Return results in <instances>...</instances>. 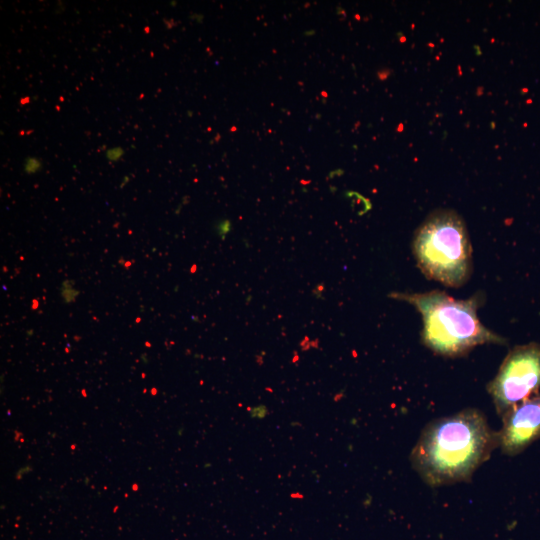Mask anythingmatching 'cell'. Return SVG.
<instances>
[{
    "instance_id": "cell-6",
    "label": "cell",
    "mask_w": 540,
    "mask_h": 540,
    "mask_svg": "<svg viewBox=\"0 0 540 540\" xmlns=\"http://www.w3.org/2000/svg\"><path fill=\"white\" fill-rule=\"evenodd\" d=\"M79 291L74 288V282L72 280H65L61 285V297L64 302H73L78 296Z\"/></svg>"
},
{
    "instance_id": "cell-7",
    "label": "cell",
    "mask_w": 540,
    "mask_h": 540,
    "mask_svg": "<svg viewBox=\"0 0 540 540\" xmlns=\"http://www.w3.org/2000/svg\"><path fill=\"white\" fill-rule=\"evenodd\" d=\"M23 168L27 174H35L42 168V162L37 157H26Z\"/></svg>"
},
{
    "instance_id": "cell-3",
    "label": "cell",
    "mask_w": 540,
    "mask_h": 540,
    "mask_svg": "<svg viewBox=\"0 0 540 540\" xmlns=\"http://www.w3.org/2000/svg\"><path fill=\"white\" fill-rule=\"evenodd\" d=\"M416 263L428 279L461 287L472 273V248L461 216L449 209L430 213L414 234Z\"/></svg>"
},
{
    "instance_id": "cell-4",
    "label": "cell",
    "mask_w": 540,
    "mask_h": 540,
    "mask_svg": "<svg viewBox=\"0 0 540 540\" xmlns=\"http://www.w3.org/2000/svg\"><path fill=\"white\" fill-rule=\"evenodd\" d=\"M487 391L501 418L520 403L539 394L540 344L530 342L509 350L497 374L488 383Z\"/></svg>"
},
{
    "instance_id": "cell-9",
    "label": "cell",
    "mask_w": 540,
    "mask_h": 540,
    "mask_svg": "<svg viewBox=\"0 0 540 540\" xmlns=\"http://www.w3.org/2000/svg\"><path fill=\"white\" fill-rule=\"evenodd\" d=\"M124 154V150L121 147H112L106 151V157L110 161H118Z\"/></svg>"
},
{
    "instance_id": "cell-10",
    "label": "cell",
    "mask_w": 540,
    "mask_h": 540,
    "mask_svg": "<svg viewBox=\"0 0 540 540\" xmlns=\"http://www.w3.org/2000/svg\"><path fill=\"white\" fill-rule=\"evenodd\" d=\"M267 413L265 406H257L252 409L251 416L257 418H263Z\"/></svg>"
},
{
    "instance_id": "cell-2",
    "label": "cell",
    "mask_w": 540,
    "mask_h": 540,
    "mask_svg": "<svg viewBox=\"0 0 540 540\" xmlns=\"http://www.w3.org/2000/svg\"><path fill=\"white\" fill-rule=\"evenodd\" d=\"M390 298L411 304L421 314V341L435 354L460 357L483 344L505 345L506 340L485 327L477 311L484 297L476 293L455 299L441 290L423 293L391 292Z\"/></svg>"
},
{
    "instance_id": "cell-5",
    "label": "cell",
    "mask_w": 540,
    "mask_h": 540,
    "mask_svg": "<svg viewBox=\"0 0 540 540\" xmlns=\"http://www.w3.org/2000/svg\"><path fill=\"white\" fill-rule=\"evenodd\" d=\"M501 419L499 448L507 456L518 455L540 438V393L520 403Z\"/></svg>"
},
{
    "instance_id": "cell-8",
    "label": "cell",
    "mask_w": 540,
    "mask_h": 540,
    "mask_svg": "<svg viewBox=\"0 0 540 540\" xmlns=\"http://www.w3.org/2000/svg\"><path fill=\"white\" fill-rule=\"evenodd\" d=\"M215 229H216V232L217 234L222 238L224 239L225 236L230 232L231 230V222L227 219L225 220H222V221H219L216 225H215Z\"/></svg>"
},
{
    "instance_id": "cell-1",
    "label": "cell",
    "mask_w": 540,
    "mask_h": 540,
    "mask_svg": "<svg viewBox=\"0 0 540 540\" xmlns=\"http://www.w3.org/2000/svg\"><path fill=\"white\" fill-rule=\"evenodd\" d=\"M497 447L498 432L490 428L484 414L466 408L428 423L410 462L426 484L438 487L469 481Z\"/></svg>"
}]
</instances>
